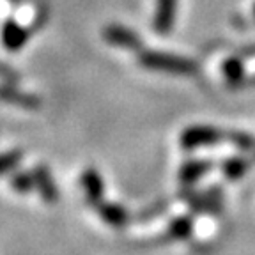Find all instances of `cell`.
I'll use <instances>...</instances> for the list:
<instances>
[{
	"label": "cell",
	"mask_w": 255,
	"mask_h": 255,
	"mask_svg": "<svg viewBox=\"0 0 255 255\" xmlns=\"http://www.w3.org/2000/svg\"><path fill=\"white\" fill-rule=\"evenodd\" d=\"M175 12H177V0H156V11L152 18V28L156 34L167 36L174 28Z\"/></svg>",
	"instance_id": "5"
},
{
	"label": "cell",
	"mask_w": 255,
	"mask_h": 255,
	"mask_svg": "<svg viewBox=\"0 0 255 255\" xmlns=\"http://www.w3.org/2000/svg\"><path fill=\"white\" fill-rule=\"evenodd\" d=\"M96 209H98V215L103 218V222L108 223L110 227L123 229V227H126L128 222H129V213H128L121 204L101 202L96 206Z\"/></svg>",
	"instance_id": "9"
},
{
	"label": "cell",
	"mask_w": 255,
	"mask_h": 255,
	"mask_svg": "<svg viewBox=\"0 0 255 255\" xmlns=\"http://www.w3.org/2000/svg\"><path fill=\"white\" fill-rule=\"evenodd\" d=\"M30 32L28 28H25L23 25H20L16 20H5L0 28V39H2V46L7 52H18L27 44Z\"/></svg>",
	"instance_id": "4"
},
{
	"label": "cell",
	"mask_w": 255,
	"mask_h": 255,
	"mask_svg": "<svg viewBox=\"0 0 255 255\" xmlns=\"http://www.w3.org/2000/svg\"><path fill=\"white\" fill-rule=\"evenodd\" d=\"M138 64L143 68L151 69V71H161L179 76H193L199 71L197 64L191 59L168 52H158V50H143V52H140Z\"/></svg>",
	"instance_id": "1"
},
{
	"label": "cell",
	"mask_w": 255,
	"mask_h": 255,
	"mask_svg": "<svg viewBox=\"0 0 255 255\" xmlns=\"http://www.w3.org/2000/svg\"><path fill=\"white\" fill-rule=\"evenodd\" d=\"M32 177L36 184L37 193L46 204H55L59 200V188L52 177V172L46 165H36L32 168Z\"/></svg>",
	"instance_id": "6"
},
{
	"label": "cell",
	"mask_w": 255,
	"mask_h": 255,
	"mask_svg": "<svg viewBox=\"0 0 255 255\" xmlns=\"http://www.w3.org/2000/svg\"><path fill=\"white\" fill-rule=\"evenodd\" d=\"M11 188L21 195L28 193V191L36 190V184H34V177H32V172H21L14 170V174L11 175Z\"/></svg>",
	"instance_id": "15"
},
{
	"label": "cell",
	"mask_w": 255,
	"mask_h": 255,
	"mask_svg": "<svg viewBox=\"0 0 255 255\" xmlns=\"http://www.w3.org/2000/svg\"><path fill=\"white\" fill-rule=\"evenodd\" d=\"M248 170V161L241 156H234V158L225 159L222 163V174L231 181H236L239 177H243Z\"/></svg>",
	"instance_id": "12"
},
{
	"label": "cell",
	"mask_w": 255,
	"mask_h": 255,
	"mask_svg": "<svg viewBox=\"0 0 255 255\" xmlns=\"http://www.w3.org/2000/svg\"><path fill=\"white\" fill-rule=\"evenodd\" d=\"M227 140V133L215 126H190L179 136V145L186 151L202 147H213Z\"/></svg>",
	"instance_id": "2"
},
{
	"label": "cell",
	"mask_w": 255,
	"mask_h": 255,
	"mask_svg": "<svg viewBox=\"0 0 255 255\" xmlns=\"http://www.w3.org/2000/svg\"><path fill=\"white\" fill-rule=\"evenodd\" d=\"M222 75L227 80V84L239 85L245 78V64L238 57H231V59L223 60L222 64Z\"/></svg>",
	"instance_id": "11"
},
{
	"label": "cell",
	"mask_w": 255,
	"mask_h": 255,
	"mask_svg": "<svg viewBox=\"0 0 255 255\" xmlns=\"http://www.w3.org/2000/svg\"><path fill=\"white\" fill-rule=\"evenodd\" d=\"M209 170H211V161H207V159H190L181 167L179 181L183 184H193L199 179H202Z\"/></svg>",
	"instance_id": "10"
},
{
	"label": "cell",
	"mask_w": 255,
	"mask_h": 255,
	"mask_svg": "<svg viewBox=\"0 0 255 255\" xmlns=\"http://www.w3.org/2000/svg\"><path fill=\"white\" fill-rule=\"evenodd\" d=\"M0 101L9 105H14V107L20 108H39L41 101L37 96L28 94V92H23L21 89L14 87L11 84H4L0 85Z\"/></svg>",
	"instance_id": "8"
},
{
	"label": "cell",
	"mask_w": 255,
	"mask_h": 255,
	"mask_svg": "<svg viewBox=\"0 0 255 255\" xmlns=\"http://www.w3.org/2000/svg\"><path fill=\"white\" fill-rule=\"evenodd\" d=\"M103 37L108 44L123 50H129V52H140L142 50V39L138 37L136 32H133L131 28L124 27L119 23H110L105 27Z\"/></svg>",
	"instance_id": "3"
},
{
	"label": "cell",
	"mask_w": 255,
	"mask_h": 255,
	"mask_svg": "<svg viewBox=\"0 0 255 255\" xmlns=\"http://www.w3.org/2000/svg\"><path fill=\"white\" fill-rule=\"evenodd\" d=\"M191 232H193V220H191V216H177L168 225L167 234L172 239H186L191 236Z\"/></svg>",
	"instance_id": "13"
},
{
	"label": "cell",
	"mask_w": 255,
	"mask_h": 255,
	"mask_svg": "<svg viewBox=\"0 0 255 255\" xmlns=\"http://www.w3.org/2000/svg\"><path fill=\"white\" fill-rule=\"evenodd\" d=\"M227 142H231L232 145H236L241 151H252V149H255V138H252L250 135L241 131H229Z\"/></svg>",
	"instance_id": "16"
},
{
	"label": "cell",
	"mask_w": 255,
	"mask_h": 255,
	"mask_svg": "<svg viewBox=\"0 0 255 255\" xmlns=\"http://www.w3.org/2000/svg\"><path fill=\"white\" fill-rule=\"evenodd\" d=\"M80 186L84 190L85 199L89 200V204L98 206L103 202L105 197V181L101 177V174L96 168H85L80 175Z\"/></svg>",
	"instance_id": "7"
},
{
	"label": "cell",
	"mask_w": 255,
	"mask_h": 255,
	"mask_svg": "<svg viewBox=\"0 0 255 255\" xmlns=\"http://www.w3.org/2000/svg\"><path fill=\"white\" fill-rule=\"evenodd\" d=\"M0 78H4L5 84H12L18 76H16V73L12 71L11 68H7V66H4V64H0Z\"/></svg>",
	"instance_id": "17"
},
{
	"label": "cell",
	"mask_w": 255,
	"mask_h": 255,
	"mask_svg": "<svg viewBox=\"0 0 255 255\" xmlns=\"http://www.w3.org/2000/svg\"><path fill=\"white\" fill-rule=\"evenodd\" d=\"M21 159H23V151H20V149L0 152V177L12 174L16 168L20 167Z\"/></svg>",
	"instance_id": "14"
}]
</instances>
